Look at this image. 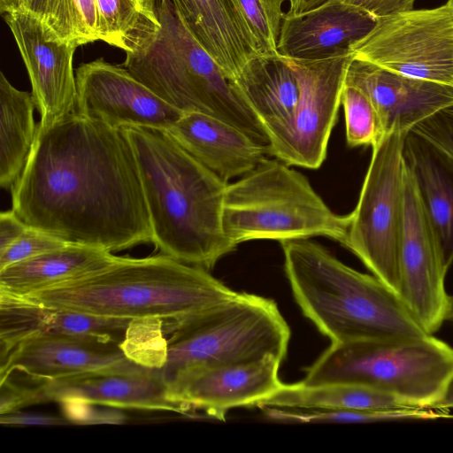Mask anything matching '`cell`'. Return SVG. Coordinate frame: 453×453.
<instances>
[{
    "label": "cell",
    "mask_w": 453,
    "mask_h": 453,
    "mask_svg": "<svg viewBox=\"0 0 453 453\" xmlns=\"http://www.w3.org/2000/svg\"><path fill=\"white\" fill-rule=\"evenodd\" d=\"M12 210L29 226L110 252L152 242L136 157L124 128L77 112L37 127L11 189Z\"/></svg>",
    "instance_id": "obj_1"
},
{
    "label": "cell",
    "mask_w": 453,
    "mask_h": 453,
    "mask_svg": "<svg viewBox=\"0 0 453 453\" xmlns=\"http://www.w3.org/2000/svg\"><path fill=\"white\" fill-rule=\"evenodd\" d=\"M139 168L160 253L207 271L237 247L225 234L227 183L184 150L165 129L123 127Z\"/></svg>",
    "instance_id": "obj_2"
},
{
    "label": "cell",
    "mask_w": 453,
    "mask_h": 453,
    "mask_svg": "<svg viewBox=\"0 0 453 453\" xmlns=\"http://www.w3.org/2000/svg\"><path fill=\"white\" fill-rule=\"evenodd\" d=\"M237 293L209 271L159 253L143 258L119 257L103 269L23 297L52 309L129 320L158 318L166 325Z\"/></svg>",
    "instance_id": "obj_3"
},
{
    "label": "cell",
    "mask_w": 453,
    "mask_h": 453,
    "mask_svg": "<svg viewBox=\"0 0 453 453\" xmlns=\"http://www.w3.org/2000/svg\"><path fill=\"white\" fill-rule=\"evenodd\" d=\"M280 244L296 303L332 342L430 334L403 299L374 275L346 265L309 239Z\"/></svg>",
    "instance_id": "obj_4"
},
{
    "label": "cell",
    "mask_w": 453,
    "mask_h": 453,
    "mask_svg": "<svg viewBox=\"0 0 453 453\" xmlns=\"http://www.w3.org/2000/svg\"><path fill=\"white\" fill-rule=\"evenodd\" d=\"M155 12L157 20L144 21L122 65L178 111L220 119L268 147L257 116L189 32L172 0H157Z\"/></svg>",
    "instance_id": "obj_5"
},
{
    "label": "cell",
    "mask_w": 453,
    "mask_h": 453,
    "mask_svg": "<svg viewBox=\"0 0 453 453\" xmlns=\"http://www.w3.org/2000/svg\"><path fill=\"white\" fill-rule=\"evenodd\" d=\"M453 373V348L433 334L332 342L306 370V386L349 384L434 407Z\"/></svg>",
    "instance_id": "obj_6"
},
{
    "label": "cell",
    "mask_w": 453,
    "mask_h": 453,
    "mask_svg": "<svg viewBox=\"0 0 453 453\" xmlns=\"http://www.w3.org/2000/svg\"><path fill=\"white\" fill-rule=\"evenodd\" d=\"M222 225L235 245L312 236L342 243L349 214L333 212L305 176L280 159L266 158L240 180L227 183Z\"/></svg>",
    "instance_id": "obj_7"
},
{
    "label": "cell",
    "mask_w": 453,
    "mask_h": 453,
    "mask_svg": "<svg viewBox=\"0 0 453 453\" xmlns=\"http://www.w3.org/2000/svg\"><path fill=\"white\" fill-rule=\"evenodd\" d=\"M167 356L161 375L169 389L196 370L274 355L285 358L290 329L274 301L249 293L165 325ZM170 391V390H169Z\"/></svg>",
    "instance_id": "obj_8"
},
{
    "label": "cell",
    "mask_w": 453,
    "mask_h": 453,
    "mask_svg": "<svg viewBox=\"0 0 453 453\" xmlns=\"http://www.w3.org/2000/svg\"><path fill=\"white\" fill-rule=\"evenodd\" d=\"M408 134V133H407ZM405 133L386 134L375 146L341 244L400 296L399 249L403 219Z\"/></svg>",
    "instance_id": "obj_9"
},
{
    "label": "cell",
    "mask_w": 453,
    "mask_h": 453,
    "mask_svg": "<svg viewBox=\"0 0 453 453\" xmlns=\"http://www.w3.org/2000/svg\"><path fill=\"white\" fill-rule=\"evenodd\" d=\"M349 50L354 58L388 71L453 87V5L377 18Z\"/></svg>",
    "instance_id": "obj_10"
},
{
    "label": "cell",
    "mask_w": 453,
    "mask_h": 453,
    "mask_svg": "<svg viewBox=\"0 0 453 453\" xmlns=\"http://www.w3.org/2000/svg\"><path fill=\"white\" fill-rule=\"evenodd\" d=\"M448 270L414 180L405 165L399 249L400 297L430 334L446 321L449 309L451 296L445 288Z\"/></svg>",
    "instance_id": "obj_11"
},
{
    "label": "cell",
    "mask_w": 453,
    "mask_h": 453,
    "mask_svg": "<svg viewBox=\"0 0 453 453\" xmlns=\"http://www.w3.org/2000/svg\"><path fill=\"white\" fill-rule=\"evenodd\" d=\"M352 58L351 53L322 60L285 58L298 79L300 102L288 133L269 150L270 155L288 165L308 169L323 164Z\"/></svg>",
    "instance_id": "obj_12"
},
{
    "label": "cell",
    "mask_w": 453,
    "mask_h": 453,
    "mask_svg": "<svg viewBox=\"0 0 453 453\" xmlns=\"http://www.w3.org/2000/svg\"><path fill=\"white\" fill-rule=\"evenodd\" d=\"M78 114L111 127L169 129L183 112L136 79L125 66L100 58L76 69Z\"/></svg>",
    "instance_id": "obj_13"
},
{
    "label": "cell",
    "mask_w": 453,
    "mask_h": 453,
    "mask_svg": "<svg viewBox=\"0 0 453 453\" xmlns=\"http://www.w3.org/2000/svg\"><path fill=\"white\" fill-rule=\"evenodd\" d=\"M27 71L41 127L76 111L77 85L73 66L79 47L49 36L36 17L26 12L2 15Z\"/></svg>",
    "instance_id": "obj_14"
},
{
    "label": "cell",
    "mask_w": 453,
    "mask_h": 453,
    "mask_svg": "<svg viewBox=\"0 0 453 453\" xmlns=\"http://www.w3.org/2000/svg\"><path fill=\"white\" fill-rule=\"evenodd\" d=\"M282 361L274 355H266L250 361L196 370L169 389L171 398L185 412L200 409L224 420L230 409L257 406L282 386L278 374Z\"/></svg>",
    "instance_id": "obj_15"
},
{
    "label": "cell",
    "mask_w": 453,
    "mask_h": 453,
    "mask_svg": "<svg viewBox=\"0 0 453 453\" xmlns=\"http://www.w3.org/2000/svg\"><path fill=\"white\" fill-rule=\"evenodd\" d=\"M344 85L364 92L372 103L384 135L409 133L417 124L453 105V87L406 77L352 58Z\"/></svg>",
    "instance_id": "obj_16"
},
{
    "label": "cell",
    "mask_w": 453,
    "mask_h": 453,
    "mask_svg": "<svg viewBox=\"0 0 453 453\" xmlns=\"http://www.w3.org/2000/svg\"><path fill=\"white\" fill-rule=\"evenodd\" d=\"M48 401L185 413L171 398L160 369L133 364L45 381Z\"/></svg>",
    "instance_id": "obj_17"
},
{
    "label": "cell",
    "mask_w": 453,
    "mask_h": 453,
    "mask_svg": "<svg viewBox=\"0 0 453 453\" xmlns=\"http://www.w3.org/2000/svg\"><path fill=\"white\" fill-rule=\"evenodd\" d=\"M133 364L117 342L43 334L19 343L1 358L0 378L21 374L50 381Z\"/></svg>",
    "instance_id": "obj_18"
},
{
    "label": "cell",
    "mask_w": 453,
    "mask_h": 453,
    "mask_svg": "<svg viewBox=\"0 0 453 453\" xmlns=\"http://www.w3.org/2000/svg\"><path fill=\"white\" fill-rule=\"evenodd\" d=\"M376 19L345 0H330L283 19L278 52L297 60H322L351 53Z\"/></svg>",
    "instance_id": "obj_19"
},
{
    "label": "cell",
    "mask_w": 453,
    "mask_h": 453,
    "mask_svg": "<svg viewBox=\"0 0 453 453\" xmlns=\"http://www.w3.org/2000/svg\"><path fill=\"white\" fill-rule=\"evenodd\" d=\"M167 131L184 150L226 183L252 171L270 154L267 146L239 128L204 113H183Z\"/></svg>",
    "instance_id": "obj_20"
},
{
    "label": "cell",
    "mask_w": 453,
    "mask_h": 453,
    "mask_svg": "<svg viewBox=\"0 0 453 453\" xmlns=\"http://www.w3.org/2000/svg\"><path fill=\"white\" fill-rule=\"evenodd\" d=\"M264 126L269 150L288 133L300 102L298 79L280 55H257L231 81Z\"/></svg>",
    "instance_id": "obj_21"
},
{
    "label": "cell",
    "mask_w": 453,
    "mask_h": 453,
    "mask_svg": "<svg viewBox=\"0 0 453 453\" xmlns=\"http://www.w3.org/2000/svg\"><path fill=\"white\" fill-rule=\"evenodd\" d=\"M172 2L189 32L230 81L258 55L235 0Z\"/></svg>",
    "instance_id": "obj_22"
},
{
    "label": "cell",
    "mask_w": 453,
    "mask_h": 453,
    "mask_svg": "<svg viewBox=\"0 0 453 453\" xmlns=\"http://www.w3.org/2000/svg\"><path fill=\"white\" fill-rule=\"evenodd\" d=\"M403 158L449 269L453 263V157L410 131Z\"/></svg>",
    "instance_id": "obj_23"
},
{
    "label": "cell",
    "mask_w": 453,
    "mask_h": 453,
    "mask_svg": "<svg viewBox=\"0 0 453 453\" xmlns=\"http://www.w3.org/2000/svg\"><path fill=\"white\" fill-rule=\"evenodd\" d=\"M118 258L105 250L68 243L0 270V292L27 296L103 269Z\"/></svg>",
    "instance_id": "obj_24"
},
{
    "label": "cell",
    "mask_w": 453,
    "mask_h": 453,
    "mask_svg": "<svg viewBox=\"0 0 453 453\" xmlns=\"http://www.w3.org/2000/svg\"><path fill=\"white\" fill-rule=\"evenodd\" d=\"M35 103L32 93L16 88L0 74V185L12 189L28 160L35 141Z\"/></svg>",
    "instance_id": "obj_25"
},
{
    "label": "cell",
    "mask_w": 453,
    "mask_h": 453,
    "mask_svg": "<svg viewBox=\"0 0 453 453\" xmlns=\"http://www.w3.org/2000/svg\"><path fill=\"white\" fill-rule=\"evenodd\" d=\"M258 407L317 410H387L412 407L399 399L366 387L349 384L306 386L301 381L282 384Z\"/></svg>",
    "instance_id": "obj_26"
},
{
    "label": "cell",
    "mask_w": 453,
    "mask_h": 453,
    "mask_svg": "<svg viewBox=\"0 0 453 453\" xmlns=\"http://www.w3.org/2000/svg\"><path fill=\"white\" fill-rule=\"evenodd\" d=\"M35 303L33 337L51 334L120 344L131 320L52 309Z\"/></svg>",
    "instance_id": "obj_27"
},
{
    "label": "cell",
    "mask_w": 453,
    "mask_h": 453,
    "mask_svg": "<svg viewBox=\"0 0 453 453\" xmlns=\"http://www.w3.org/2000/svg\"><path fill=\"white\" fill-rule=\"evenodd\" d=\"M267 418L288 424L370 423L391 420H432L447 416L431 407H405L387 410H317L262 407Z\"/></svg>",
    "instance_id": "obj_28"
},
{
    "label": "cell",
    "mask_w": 453,
    "mask_h": 453,
    "mask_svg": "<svg viewBox=\"0 0 453 453\" xmlns=\"http://www.w3.org/2000/svg\"><path fill=\"white\" fill-rule=\"evenodd\" d=\"M49 36L81 46L98 41L96 0H52Z\"/></svg>",
    "instance_id": "obj_29"
},
{
    "label": "cell",
    "mask_w": 453,
    "mask_h": 453,
    "mask_svg": "<svg viewBox=\"0 0 453 453\" xmlns=\"http://www.w3.org/2000/svg\"><path fill=\"white\" fill-rule=\"evenodd\" d=\"M98 41L131 50L147 18L134 0H96Z\"/></svg>",
    "instance_id": "obj_30"
},
{
    "label": "cell",
    "mask_w": 453,
    "mask_h": 453,
    "mask_svg": "<svg viewBox=\"0 0 453 453\" xmlns=\"http://www.w3.org/2000/svg\"><path fill=\"white\" fill-rule=\"evenodd\" d=\"M164 324L158 318L131 319L119 344L125 356L141 366L161 369L167 356Z\"/></svg>",
    "instance_id": "obj_31"
},
{
    "label": "cell",
    "mask_w": 453,
    "mask_h": 453,
    "mask_svg": "<svg viewBox=\"0 0 453 453\" xmlns=\"http://www.w3.org/2000/svg\"><path fill=\"white\" fill-rule=\"evenodd\" d=\"M286 0H235L258 55L276 56Z\"/></svg>",
    "instance_id": "obj_32"
},
{
    "label": "cell",
    "mask_w": 453,
    "mask_h": 453,
    "mask_svg": "<svg viewBox=\"0 0 453 453\" xmlns=\"http://www.w3.org/2000/svg\"><path fill=\"white\" fill-rule=\"evenodd\" d=\"M341 104L345 114L346 140L350 147L372 148L385 136L372 103L360 89L344 85Z\"/></svg>",
    "instance_id": "obj_33"
},
{
    "label": "cell",
    "mask_w": 453,
    "mask_h": 453,
    "mask_svg": "<svg viewBox=\"0 0 453 453\" xmlns=\"http://www.w3.org/2000/svg\"><path fill=\"white\" fill-rule=\"evenodd\" d=\"M17 379L7 376L0 379V414L18 411L21 408L49 402L45 394V381L23 376Z\"/></svg>",
    "instance_id": "obj_34"
},
{
    "label": "cell",
    "mask_w": 453,
    "mask_h": 453,
    "mask_svg": "<svg viewBox=\"0 0 453 453\" xmlns=\"http://www.w3.org/2000/svg\"><path fill=\"white\" fill-rule=\"evenodd\" d=\"M68 243L49 233L28 226L16 242L0 253V270Z\"/></svg>",
    "instance_id": "obj_35"
},
{
    "label": "cell",
    "mask_w": 453,
    "mask_h": 453,
    "mask_svg": "<svg viewBox=\"0 0 453 453\" xmlns=\"http://www.w3.org/2000/svg\"><path fill=\"white\" fill-rule=\"evenodd\" d=\"M411 131L453 157V105L417 124Z\"/></svg>",
    "instance_id": "obj_36"
},
{
    "label": "cell",
    "mask_w": 453,
    "mask_h": 453,
    "mask_svg": "<svg viewBox=\"0 0 453 453\" xmlns=\"http://www.w3.org/2000/svg\"><path fill=\"white\" fill-rule=\"evenodd\" d=\"M375 19L413 9L416 0H345Z\"/></svg>",
    "instance_id": "obj_37"
},
{
    "label": "cell",
    "mask_w": 453,
    "mask_h": 453,
    "mask_svg": "<svg viewBox=\"0 0 453 453\" xmlns=\"http://www.w3.org/2000/svg\"><path fill=\"white\" fill-rule=\"evenodd\" d=\"M52 0H0L1 14L26 12L39 19L45 27L50 17Z\"/></svg>",
    "instance_id": "obj_38"
},
{
    "label": "cell",
    "mask_w": 453,
    "mask_h": 453,
    "mask_svg": "<svg viewBox=\"0 0 453 453\" xmlns=\"http://www.w3.org/2000/svg\"><path fill=\"white\" fill-rule=\"evenodd\" d=\"M27 226L13 210L1 212L0 253L16 242L24 234Z\"/></svg>",
    "instance_id": "obj_39"
},
{
    "label": "cell",
    "mask_w": 453,
    "mask_h": 453,
    "mask_svg": "<svg viewBox=\"0 0 453 453\" xmlns=\"http://www.w3.org/2000/svg\"><path fill=\"white\" fill-rule=\"evenodd\" d=\"M0 423L6 426H57L65 423L58 417L13 411L1 414Z\"/></svg>",
    "instance_id": "obj_40"
},
{
    "label": "cell",
    "mask_w": 453,
    "mask_h": 453,
    "mask_svg": "<svg viewBox=\"0 0 453 453\" xmlns=\"http://www.w3.org/2000/svg\"><path fill=\"white\" fill-rule=\"evenodd\" d=\"M330 0H289V10L286 15L303 13Z\"/></svg>",
    "instance_id": "obj_41"
},
{
    "label": "cell",
    "mask_w": 453,
    "mask_h": 453,
    "mask_svg": "<svg viewBox=\"0 0 453 453\" xmlns=\"http://www.w3.org/2000/svg\"><path fill=\"white\" fill-rule=\"evenodd\" d=\"M433 408L445 411L453 409V373L448 380L440 400Z\"/></svg>",
    "instance_id": "obj_42"
},
{
    "label": "cell",
    "mask_w": 453,
    "mask_h": 453,
    "mask_svg": "<svg viewBox=\"0 0 453 453\" xmlns=\"http://www.w3.org/2000/svg\"><path fill=\"white\" fill-rule=\"evenodd\" d=\"M142 12L150 20L156 21L157 19L155 7L157 0H136Z\"/></svg>",
    "instance_id": "obj_43"
},
{
    "label": "cell",
    "mask_w": 453,
    "mask_h": 453,
    "mask_svg": "<svg viewBox=\"0 0 453 453\" xmlns=\"http://www.w3.org/2000/svg\"><path fill=\"white\" fill-rule=\"evenodd\" d=\"M446 320L453 324V296H451L450 305L447 314Z\"/></svg>",
    "instance_id": "obj_44"
},
{
    "label": "cell",
    "mask_w": 453,
    "mask_h": 453,
    "mask_svg": "<svg viewBox=\"0 0 453 453\" xmlns=\"http://www.w3.org/2000/svg\"><path fill=\"white\" fill-rule=\"evenodd\" d=\"M453 5V0H448Z\"/></svg>",
    "instance_id": "obj_45"
},
{
    "label": "cell",
    "mask_w": 453,
    "mask_h": 453,
    "mask_svg": "<svg viewBox=\"0 0 453 453\" xmlns=\"http://www.w3.org/2000/svg\"><path fill=\"white\" fill-rule=\"evenodd\" d=\"M134 1L137 3V1H136V0H134ZM137 4H138V3H137ZM138 5H139V4H138ZM139 7H140V6H139ZM140 9H141V8H140Z\"/></svg>",
    "instance_id": "obj_46"
}]
</instances>
